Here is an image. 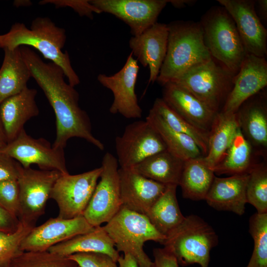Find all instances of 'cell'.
I'll list each match as a JSON object with an SVG mask.
<instances>
[{"label": "cell", "mask_w": 267, "mask_h": 267, "mask_svg": "<svg viewBox=\"0 0 267 267\" xmlns=\"http://www.w3.org/2000/svg\"><path fill=\"white\" fill-rule=\"evenodd\" d=\"M101 171L100 167L77 175L60 176L50 197L58 207V217L69 219L83 216Z\"/></svg>", "instance_id": "cell-10"}, {"label": "cell", "mask_w": 267, "mask_h": 267, "mask_svg": "<svg viewBox=\"0 0 267 267\" xmlns=\"http://www.w3.org/2000/svg\"><path fill=\"white\" fill-rule=\"evenodd\" d=\"M239 129L256 156L267 150V94L265 89L244 101L235 113Z\"/></svg>", "instance_id": "cell-17"}, {"label": "cell", "mask_w": 267, "mask_h": 267, "mask_svg": "<svg viewBox=\"0 0 267 267\" xmlns=\"http://www.w3.org/2000/svg\"><path fill=\"white\" fill-rule=\"evenodd\" d=\"M238 128L235 113L217 114L209 133L208 152L203 156L212 170L224 157Z\"/></svg>", "instance_id": "cell-27"}, {"label": "cell", "mask_w": 267, "mask_h": 267, "mask_svg": "<svg viewBox=\"0 0 267 267\" xmlns=\"http://www.w3.org/2000/svg\"><path fill=\"white\" fill-rule=\"evenodd\" d=\"M79 267H119L109 256L100 253H79L67 257Z\"/></svg>", "instance_id": "cell-38"}, {"label": "cell", "mask_w": 267, "mask_h": 267, "mask_svg": "<svg viewBox=\"0 0 267 267\" xmlns=\"http://www.w3.org/2000/svg\"><path fill=\"white\" fill-rule=\"evenodd\" d=\"M145 120L159 134L167 150L179 158L185 161L204 156L193 139L171 129L158 115L150 110Z\"/></svg>", "instance_id": "cell-30"}, {"label": "cell", "mask_w": 267, "mask_h": 267, "mask_svg": "<svg viewBox=\"0 0 267 267\" xmlns=\"http://www.w3.org/2000/svg\"><path fill=\"white\" fill-rule=\"evenodd\" d=\"M99 180L83 217L93 226L109 222L122 206L118 162L110 152L104 155Z\"/></svg>", "instance_id": "cell-8"}, {"label": "cell", "mask_w": 267, "mask_h": 267, "mask_svg": "<svg viewBox=\"0 0 267 267\" xmlns=\"http://www.w3.org/2000/svg\"><path fill=\"white\" fill-rule=\"evenodd\" d=\"M7 143L4 128L0 118V149Z\"/></svg>", "instance_id": "cell-46"}, {"label": "cell", "mask_w": 267, "mask_h": 267, "mask_svg": "<svg viewBox=\"0 0 267 267\" xmlns=\"http://www.w3.org/2000/svg\"><path fill=\"white\" fill-rule=\"evenodd\" d=\"M248 178V172L227 178L215 176L205 200L217 210L231 211L242 215L247 203Z\"/></svg>", "instance_id": "cell-22"}, {"label": "cell", "mask_w": 267, "mask_h": 267, "mask_svg": "<svg viewBox=\"0 0 267 267\" xmlns=\"http://www.w3.org/2000/svg\"><path fill=\"white\" fill-rule=\"evenodd\" d=\"M255 156L251 146L238 128L224 157L213 171L218 175L248 173L257 163L254 161Z\"/></svg>", "instance_id": "cell-31"}, {"label": "cell", "mask_w": 267, "mask_h": 267, "mask_svg": "<svg viewBox=\"0 0 267 267\" xmlns=\"http://www.w3.org/2000/svg\"><path fill=\"white\" fill-rule=\"evenodd\" d=\"M65 30L57 26L48 17H38L32 22L30 28L22 23H16L6 33L0 35V47L13 49L30 46L43 56L60 67L69 84L78 85L80 80L72 67L67 51H62L66 41Z\"/></svg>", "instance_id": "cell-2"}, {"label": "cell", "mask_w": 267, "mask_h": 267, "mask_svg": "<svg viewBox=\"0 0 267 267\" xmlns=\"http://www.w3.org/2000/svg\"><path fill=\"white\" fill-rule=\"evenodd\" d=\"M20 221L0 205V231L11 232L18 227Z\"/></svg>", "instance_id": "cell-42"}, {"label": "cell", "mask_w": 267, "mask_h": 267, "mask_svg": "<svg viewBox=\"0 0 267 267\" xmlns=\"http://www.w3.org/2000/svg\"><path fill=\"white\" fill-rule=\"evenodd\" d=\"M163 87L162 98L172 109L196 127L210 133L218 113L174 83H168Z\"/></svg>", "instance_id": "cell-21"}, {"label": "cell", "mask_w": 267, "mask_h": 267, "mask_svg": "<svg viewBox=\"0 0 267 267\" xmlns=\"http://www.w3.org/2000/svg\"><path fill=\"white\" fill-rule=\"evenodd\" d=\"M235 76L212 58L193 66L171 82L186 89L217 113L232 89Z\"/></svg>", "instance_id": "cell-7"}, {"label": "cell", "mask_w": 267, "mask_h": 267, "mask_svg": "<svg viewBox=\"0 0 267 267\" xmlns=\"http://www.w3.org/2000/svg\"><path fill=\"white\" fill-rule=\"evenodd\" d=\"M31 76L43 90L56 117V138L52 145L64 149L72 137L83 138L101 150L104 146L92 133L87 113L79 106V94L74 87L64 80V73L58 65L45 63L28 46H20Z\"/></svg>", "instance_id": "cell-1"}, {"label": "cell", "mask_w": 267, "mask_h": 267, "mask_svg": "<svg viewBox=\"0 0 267 267\" xmlns=\"http://www.w3.org/2000/svg\"><path fill=\"white\" fill-rule=\"evenodd\" d=\"M79 267L78 266H76V267Z\"/></svg>", "instance_id": "cell-48"}, {"label": "cell", "mask_w": 267, "mask_h": 267, "mask_svg": "<svg viewBox=\"0 0 267 267\" xmlns=\"http://www.w3.org/2000/svg\"><path fill=\"white\" fill-rule=\"evenodd\" d=\"M233 19L248 54L266 58L267 31L256 12L253 0H218Z\"/></svg>", "instance_id": "cell-15"}, {"label": "cell", "mask_w": 267, "mask_h": 267, "mask_svg": "<svg viewBox=\"0 0 267 267\" xmlns=\"http://www.w3.org/2000/svg\"><path fill=\"white\" fill-rule=\"evenodd\" d=\"M184 162L167 149L145 158L130 169L166 185L178 186Z\"/></svg>", "instance_id": "cell-25"}, {"label": "cell", "mask_w": 267, "mask_h": 267, "mask_svg": "<svg viewBox=\"0 0 267 267\" xmlns=\"http://www.w3.org/2000/svg\"><path fill=\"white\" fill-rule=\"evenodd\" d=\"M215 177L203 156L185 161L178 184L183 197L195 201L205 200Z\"/></svg>", "instance_id": "cell-29"}, {"label": "cell", "mask_w": 267, "mask_h": 267, "mask_svg": "<svg viewBox=\"0 0 267 267\" xmlns=\"http://www.w3.org/2000/svg\"><path fill=\"white\" fill-rule=\"evenodd\" d=\"M122 206L145 215L167 185L148 178L131 169H119Z\"/></svg>", "instance_id": "cell-20"}, {"label": "cell", "mask_w": 267, "mask_h": 267, "mask_svg": "<svg viewBox=\"0 0 267 267\" xmlns=\"http://www.w3.org/2000/svg\"><path fill=\"white\" fill-rule=\"evenodd\" d=\"M0 152L15 159L25 168L36 164L41 170L57 171L62 175L69 173L63 149L54 148L44 138L32 137L24 129L0 148Z\"/></svg>", "instance_id": "cell-12"}, {"label": "cell", "mask_w": 267, "mask_h": 267, "mask_svg": "<svg viewBox=\"0 0 267 267\" xmlns=\"http://www.w3.org/2000/svg\"><path fill=\"white\" fill-rule=\"evenodd\" d=\"M178 185H168L145 215L154 227L166 237L183 221L176 196Z\"/></svg>", "instance_id": "cell-28"}, {"label": "cell", "mask_w": 267, "mask_h": 267, "mask_svg": "<svg viewBox=\"0 0 267 267\" xmlns=\"http://www.w3.org/2000/svg\"><path fill=\"white\" fill-rule=\"evenodd\" d=\"M103 227L117 251L131 255L138 267H150L152 264L143 250L144 243L153 241L162 244L166 238L154 227L145 215L123 206Z\"/></svg>", "instance_id": "cell-5"}, {"label": "cell", "mask_w": 267, "mask_h": 267, "mask_svg": "<svg viewBox=\"0 0 267 267\" xmlns=\"http://www.w3.org/2000/svg\"><path fill=\"white\" fill-rule=\"evenodd\" d=\"M150 110L158 115L171 129L193 139L204 156L207 153L209 133L196 127L181 117L172 109L162 98L155 99Z\"/></svg>", "instance_id": "cell-32"}, {"label": "cell", "mask_w": 267, "mask_h": 267, "mask_svg": "<svg viewBox=\"0 0 267 267\" xmlns=\"http://www.w3.org/2000/svg\"><path fill=\"white\" fill-rule=\"evenodd\" d=\"M167 24L156 22L138 36H133L129 45L133 56L149 69L148 84L157 79L165 60L168 47Z\"/></svg>", "instance_id": "cell-19"}, {"label": "cell", "mask_w": 267, "mask_h": 267, "mask_svg": "<svg viewBox=\"0 0 267 267\" xmlns=\"http://www.w3.org/2000/svg\"><path fill=\"white\" fill-rule=\"evenodd\" d=\"M54 4L56 7L69 6L73 8L80 16H86L92 18L93 13H101V12L94 6L91 4L89 0H43L40 4Z\"/></svg>", "instance_id": "cell-39"}, {"label": "cell", "mask_w": 267, "mask_h": 267, "mask_svg": "<svg viewBox=\"0 0 267 267\" xmlns=\"http://www.w3.org/2000/svg\"><path fill=\"white\" fill-rule=\"evenodd\" d=\"M61 174L55 170L22 167L17 179L20 195V222L33 227L45 211L53 186Z\"/></svg>", "instance_id": "cell-9"}, {"label": "cell", "mask_w": 267, "mask_h": 267, "mask_svg": "<svg viewBox=\"0 0 267 267\" xmlns=\"http://www.w3.org/2000/svg\"><path fill=\"white\" fill-rule=\"evenodd\" d=\"M47 251L64 257L79 253H100L109 256L117 262L120 256L104 227L101 225L55 245Z\"/></svg>", "instance_id": "cell-24"}, {"label": "cell", "mask_w": 267, "mask_h": 267, "mask_svg": "<svg viewBox=\"0 0 267 267\" xmlns=\"http://www.w3.org/2000/svg\"><path fill=\"white\" fill-rule=\"evenodd\" d=\"M217 244L214 230L196 215L185 217L162 243L175 256L179 265L198 264L201 267H209L210 251Z\"/></svg>", "instance_id": "cell-6"}, {"label": "cell", "mask_w": 267, "mask_h": 267, "mask_svg": "<svg viewBox=\"0 0 267 267\" xmlns=\"http://www.w3.org/2000/svg\"><path fill=\"white\" fill-rule=\"evenodd\" d=\"M138 71L137 61L131 53L118 72L111 76L104 74L98 75V81L113 94V101L109 108L111 113L120 114L127 119L142 117V110L135 92Z\"/></svg>", "instance_id": "cell-13"}, {"label": "cell", "mask_w": 267, "mask_h": 267, "mask_svg": "<svg viewBox=\"0 0 267 267\" xmlns=\"http://www.w3.org/2000/svg\"><path fill=\"white\" fill-rule=\"evenodd\" d=\"M101 13L113 15L126 23L133 36L142 34L157 22L169 2L166 0H92Z\"/></svg>", "instance_id": "cell-14"}, {"label": "cell", "mask_w": 267, "mask_h": 267, "mask_svg": "<svg viewBox=\"0 0 267 267\" xmlns=\"http://www.w3.org/2000/svg\"><path fill=\"white\" fill-rule=\"evenodd\" d=\"M199 22L204 44L212 57L236 75L248 53L230 14L221 5L213 6Z\"/></svg>", "instance_id": "cell-4"}, {"label": "cell", "mask_w": 267, "mask_h": 267, "mask_svg": "<svg viewBox=\"0 0 267 267\" xmlns=\"http://www.w3.org/2000/svg\"><path fill=\"white\" fill-rule=\"evenodd\" d=\"M11 265L15 267H75L78 266L67 257L47 251L23 252Z\"/></svg>", "instance_id": "cell-36"}, {"label": "cell", "mask_w": 267, "mask_h": 267, "mask_svg": "<svg viewBox=\"0 0 267 267\" xmlns=\"http://www.w3.org/2000/svg\"><path fill=\"white\" fill-rule=\"evenodd\" d=\"M255 5L257 6L260 19L267 21V0H255Z\"/></svg>", "instance_id": "cell-44"}, {"label": "cell", "mask_w": 267, "mask_h": 267, "mask_svg": "<svg viewBox=\"0 0 267 267\" xmlns=\"http://www.w3.org/2000/svg\"><path fill=\"white\" fill-rule=\"evenodd\" d=\"M94 227L83 216L69 219L58 216L50 218L32 228L22 241L21 248L23 252L46 251L55 245L89 232Z\"/></svg>", "instance_id": "cell-16"}, {"label": "cell", "mask_w": 267, "mask_h": 267, "mask_svg": "<svg viewBox=\"0 0 267 267\" xmlns=\"http://www.w3.org/2000/svg\"><path fill=\"white\" fill-rule=\"evenodd\" d=\"M117 161L121 168L130 169L145 158L167 150L164 141L146 120L128 125L115 139Z\"/></svg>", "instance_id": "cell-11"}, {"label": "cell", "mask_w": 267, "mask_h": 267, "mask_svg": "<svg viewBox=\"0 0 267 267\" xmlns=\"http://www.w3.org/2000/svg\"><path fill=\"white\" fill-rule=\"evenodd\" d=\"M9 267H15L12 265H11Z\"/></svg>", "instance_id": "cell-47"}, {"label": "cell", "mask_w": 267, "mask_h": 267, "mask_svg": "<svg viewBox=\"0 0 267 267\" xmlns=\"http://www.w3.org/2000/svg\"><path fill=\"white\" fill-rule=\"evenodd\" d=\"M3 50L4 59L0 68V103L26 88L32 77L20 47Z\"/></svg>", "instance_id": "cell-26"}, {"label": "cell", "mask_w": 267, "mask_h": 267, "mask_svg": "<svg viewBox=\"0 0 267 267\" xmlns=\"http://www.w3.org/2000/svg\"><path fill=\"white\" fill-rule=\"evenodd\" d=\"M33 227L20 222L13 232L0 231V267H9L23 252L22 242Z\"/></svg>", "instance_id": "cell-35"}, {"label": "cell", "mask_w": 267, "mask_h": 267, "mask_svg": "<svg viewBox=\"0 0 267 267\" xmlns=\"http://www.w3.org/2000/svg\"><path fill=\"white\" fill-rule=\"evenodd\" d=\"M167 25V51L156 80L162 86L193 66L212 58L204 44L199 22L175 21Z\"/></svg>", "instance_id": "cell-3"}, {"label": "cell", "mask_w": 267, "mask_h": 267, "mask_svg": "<svg viewBox=\"0 0 267 267\" xmlns=\"http://www.w3.org/2000/svg\"><path fill=\"white\" fill-rule=\"evenodd\" d=\"M0 205L13 216L19 218L20 203L17 180L0 181Z\"/></svg>", "instance_id": "cell-37"}, {"label": "cell", "mask_w": 267, "mask_h": 267, "mask_svg": "<svg viewBox=\"0 0 267 267\" xmlns=\"http://www.w3.org/2000/svg\"><path fill=\"white\" fill-rule=\"evenodd\" d=\"M246 198L257 213H267V165L265 160L254 164L248 172Z\"/></svg>", "instance_id": "cell-33"}, {"label": "cell", "mask_w": 267, "mask_h": 267, "mask_svg": "<svg viewBox=\"0 0 267 267\" xmlns=\"http://www.w3.org/2000/svg\"><path fill=\"white\" fill-rule=\"evenodd\" d=\"M267 86L266 58L247 54L234 77L233 87L221 111L235 114L244 101Z\"/></svg>", "instance_id": "cell-18"}, {"label": "cell", "mask_w": 267, "mask_h": 267, "mask_svg": "<svg viewBox=\"0 0 267 267\" xmlns=\"http://www.w3.org/2000/svg\"><path fill=\"white\" fill-rule=\"evenodd\" d=\"M37 91L25 88L0 103V118L7 143L15 139L24 130L25 124L38 116L39 109L36 102Z\"/></svg>", "instance_id": "cell-23"}, {"label": "cell", "mask_w": 267, "mask_h": 267, "mask_svg": "<svg viewBox=\"0 0 267 267\" xmlns=\"http://www.w3.org/2000/svg\"><path fill=\"white\" fill-rule=\"evenodd\" d=\"M195 0H169V2L171 3L175 7L178 8H182L185 6L186 5H189L191 3H193Z\"/></svg>", "instance_id": "cell-45"}, {"label": "cell", "mask_w": 267, "mask_h": 267, "mask_svg": "<svg viewBox=\"0 0 267 267\" xmlns=\"http://www.w3.org/2000/svg\"><path fill=\"white\" fill-rule=\"evenodd\" d=\"M22 167L15 159L0 152V181L17 180Z\"/></svg>", "instance_id": "cell-40"}, {"label": "cell", "mask_w": 267, "mask_h": 267, "mask_svg": "<svg viewBox=\"0 0 267 267\" xmlns=\"http://www.w3.org/2000/svg\"><path fill=\"white\" fill-rule=\"evenodd\" d=\"M153 255L154 261L150 267H179L175 256L164 247L154 249Z\"/></svg>", "instance_id": "cell-41"}, {"label": "cell", "mask_w": 267, "mask_h": 267, "mask_svg": "<svg viewBox=\"0 0 267 267\" xmlns=\"http://www.w3.org/2000/svg\"><path fill=\"white\" fill-rule=\"evenodd\" d=\"M249 232L254 249L246 267H267V213H256L250 217Z\"/></svg>", "instance_id": "cell-34"}, {"label": "cell", "mask_w": 267, "mask_h": 267, "mask_svg": "<svg viewBox=\"0 0 267 267\" xmlns=\"http://www.w3.org/2000/svg\"><path fill=\"white\" fill-rule=\"evenodd\" d=\"M117 263L119 267H138L136 260L129 254L120 256Z\"/></svg>", "instance_id": "cell-43"}]
</instances>
